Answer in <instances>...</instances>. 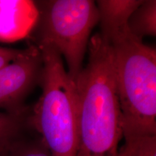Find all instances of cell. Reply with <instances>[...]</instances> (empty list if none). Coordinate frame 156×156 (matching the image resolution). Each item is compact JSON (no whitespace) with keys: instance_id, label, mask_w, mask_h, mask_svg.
<instances>
[{"instance_id":"obj_2","label":"cell","mask_w":156,"mask_h":156,"mask_svg":"<svg viewBox=\"0 0 156 156\" xmlns=\"http://www.w3.org/2000/svg\"><path fill=\"white\" fill-rule=\"evenodd\" d=\"M111 44L123 137L156 136V50L126 28Z\"/></svg>"},{"instance_id":"obj_8","label":"cell","mask_w":156,"mask_h":156,"mask_svg":"<svg viewBox=\"0 0 156 156\" xmlns=\"http://www.w3.org/2000/svg\"><path fill=\"white\" fill-rule=\"evenodd\" d=\"M127 28L132 36L142 41L145 36H155V0H143L129 18Z\"/></svg>"},{"instance_id":"obj_12","label":"cell","mask_w":156,"mask_h":156,"mask_svg":"<svg viewBox=\"0 0 156 156\" xmlns=\"http://www.w3.org/2000/svg\"><path fill=\"white\" fill-rule=\"evenodd\" d=\"M22 51L23 49L0 47V69L13 61Z\"/></svg>"},{"instance_id":"obj_11","label":"cell","mask_w":156,"mask_h":156,"mask_svg":"<svg viewBox=\"0 0 156 156\" xmlns=\"http://www.w3.org/2000/svg\"><path fill=\"white\" fill-rule=\"evenodd\" d=\"M3 156H51L41 138L31 142L17 140Z\"/></svg>"},{"instance_id":"obj_5","label":"cell","mask_w":156,"mask_h":156,"mask_svg":"<svg viewBox=\"0 0 156 156\" xmlns=\"http://www.w3.org/2000/svg\"><path fill=\"white\" fill-rule=\"evenodd\" d=\"M42 67L41 51L35 45H30L0 69V108L9 113L25 112L22 103L39 84Z\"/></svg>"},{"instance_id":"obj_6","label":"cell","mask_w":156,"mask_h":156,"mask_svg":"<svg viewBox=\"0 0 156 156\" xmlns=\"http://www.w3.org/2000/svg\"><path fill=\"white\" fill-rule=\"evenodd\" d=\"M38 19L30 1H0V41H15L30 33Z\"/></svg>"},{"instance_id":"obj_4","label":"cell","mask_w":156,"mask_h":156,"mask_svg":"<svg viewBox=\"0 0 156 156\" xmlns=\"http://www.w3.org/2000/svg\"><path fill=\"white\" fill-rule=\"evenodd\" d=\"M38 10V44L57 51L74 80L83 68L90 34L98 23L92 0H53L36 3Z\"/></svg>"},{"instance_id":"obj_9","label":"cell","mask_w":156,"mask_h":156,"mask_svg":"<svg viewBox=\"0 0 156 156\" xmlns=\"http://www.w3.org/2000/svg\"><path fill=\"white\" fill-rule=\"evenodd\" d=\"M25 112H0V156H3L15 142L24 123Z\"/></svg>"},{"instance_id":"obj_1","label":"cell","mask_w":156,"mask_h":156,"mask_svg":"<svg viewBox=\"0 0 156 156\" xmlns=\"http://www.w3.org/2000/svg\"><path fill=\"white\" fill-rule=\"evenodd\" d=\"M88 59L76 79L78 145L76 156H118L123 137L111 44L100 34L91 37Z\"/></svg>"},{"instance_id":"obj_3","label":"cell","mask_w":156,"mask_h":156,"mask_svg":"<svg viewBox=\"0 0 156 156\" xmlns=\"http://www.w3.org/2000/svg\"><path fill=\"white\" fill-rule=\"evenodd\" d=\"M43 67L39 85L41 95L29 117L31 126L51 156H76L78 145L79 100L75 81L68 74L63 58L48 44L36 46Z\"/></svg>"},{"instance_id":"obj_7","label":"cell","mask_w":156,"mask_h":156,"mask_svg":"<svg viewBox=\"0 0 156 156\" xmlns=\"http://www.w3.org/2000/svg\"><path fill=\"white\" fill-rule=\"evenodd\" d=\"M143 0H98L95 2L98 12V23L103 39L112 42L127 28L132 13Z\"/></svg>"},{"instance_id":"obj_10","label":"cell","mask_w":156,"mask_h":156,"mask_svg":"<svg viewBox=\"0 0 156 156\" xmlns=\"http://www.w3.org/2000/svg\"><path fill=\"white\" fill-rule=\"evenodd\" d=\"M118 156H156V136H137L124 138Z\"/></svg>"}]
</instances>
